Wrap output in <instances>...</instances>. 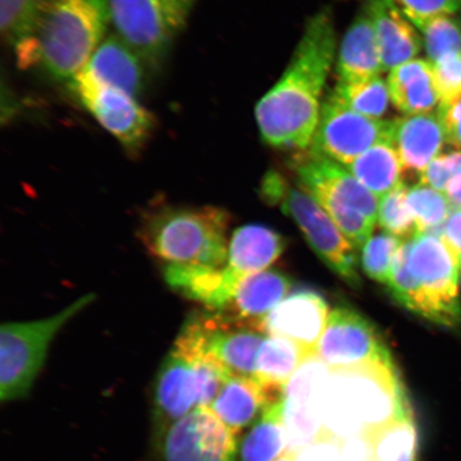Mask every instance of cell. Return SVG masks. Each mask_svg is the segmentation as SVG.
I'll return each mask as SVG.
<instances>
[{
	"label": "cell",
	"instance_id": "ab89813d",
	"mask_svg": "<svg viewBox=\"0 0 461 461\" xmlns=\"http://www.w3.org/2000/svg\"><path fill=\"white\" fill-rule=\"evenodd\" d=\"M342 461H377L367 432L351 437L342 443Z\"/></svg>",
	"mask_w": 461,
	"mask_h": 461
},
{
	"label": "cell",
	"instance_id": "d590c367",
	"mask_svg": "<svg viewBox=\"0 0 461 461\" xmlns=\"http://www.w3.org/2000/svg\"><path fill=\"white\" fill-rule=\"evenodd\" d=\"M409 21L419 26L437 16L456 14L461 0H392Z\"/></svg>",
	"mask_w": 461,
	"mask_h": 461
},
{
	"label": "cell",
	"instance_id": "8fae6325",
	"mask_svg": "<svg viewBox=\"0 0 461 461\" xmlns=\"http://www.w3.org/2000/svg\"><path fill=\"white\" fill-rule=\"evenodd\" d=\"M73 95L103 129L117 140L130 154L141 151L151 138L154 115L137 97L101 82L86 68L70 83Z\"/></svg>",
	"mask_w": 461,
	"mask_h": 461
},
{
	"label": "cell",
	"instance_id": "44dd1931",
	"mask_svg": "<svg viewBox=\"0 0 461 461\" xmlns=\"http://www.w3.org/2000/svg\"><path fill=\"white\" fill-rule=\"evenodd\" d=\"M141 57L117 34L103 40L85 68L95 77L137 97L146 86Z\"/></svg>",
	"mask_w": 461,
	"mask_h": 461
},
{
	"label": "cell",
	"instance_id": "f546056e",
	"mask_svg": "<svg viewBox=\"0 0 461 461\" xmlns=\"http://www.w3.org/2000/svg\"><path fill=\"white\" fill-rule=\"evenodd\" d=\"M407 203L416 221L419 234H441L451 214L452 205L446 195L423 184L408 187Z\"/></svg>",
	"mask_w": 461,
	"mask_h": 461
},
{
	"label": "cell",
	"instance_id": "60d3db41",
	"mask_svg": "<svg viewBox=\"0 0 461 461\" xmlns=\"http://www.w3.org/2000/svg\"><path fill=\"white\" fill-rule=\"evenodd\" d=\"M442 238L456 253L461 267V209L452 207L451 214L443 228Z\"/></svg>",
	"mask_w": 461,
	"mask_h": 461
},
{
	"label": "cell",
	"instance_id": "484cf974",
	"mask_svg": "<svg viewBox=\"0 0 461 461\" xmlns=\"http://www.w3.org/2000/svg\"><path fill=\"white\" fill-rule=\"evenodd\" d=\"M313 354L290 339L268 337L258 350L256 378L262 384L285 389L298 367Z\"/></svg>",
	"mask_w": 461,
	"mask_h": 461
},
{
	"label": "cell",
	"instance_id": "f35d334b",
	"mask_svg": "<svg viewBox=\"0 0 461 461\" xmlns=\"http://www.w3.org/2000/svg\"><path fill=\"white\" fill-rule=\"evenodd\" d=\"M447 143L454 148L461 149V95L455 99L439 104L438 109Z\"/></svg>",
	"mask_w": 461,
	"mask_h": 461
},
{
	"label": "cell",
	"instance_id": "8992f818",
	"mask_svg": "<svg viewBox=\"0 0 461 461\" xmlns=\"http://www.w3.org/2000/svg\"><path fill=\"white\" fill-rule=\"evenodd\" d=\"M303 189L319 202L356 249L372 238L379 201L348 168L309 149L295 160Z\"/></svg>",
	"mask_w": 461,
	"mask_h": 461
},
{
	"label": "cell",
	"instance_id": "ffe728a7",
	"mask_svg": "<svg viewBox=\"0 0 461 461\" xmlns=\"http://www.w3.org/2000/svg\"><path fill=\"white\" fill-rule=\"evenodd\" d=\"M382 53L384 71L411 61L420 50V39L392 0H367Z\"/></svg>",
	"mask_w": 461,
	"mask_h": 461
},
{
	"label": "cell",
	"instance_id": "7bdbcfd3",
	"mask_svg": "<svg viewBox=\"0 0 461 461\" xmlns=\"http://www.w3.org/2000/svg\"><path fill=\"white\" fill-rule=\"evenodd\" d=\"M295 456H296V455L285 453L284 455H282V456H280L276 461H295Z\"/></svg>",
	"mask_w": 461,
	"mask_h": 461
},
{
	"label": "cell",
	"instance_id": "7c38bea8",
	"mask_svg": "<svg viewBox=\"0 0 461 461\" xmlns=\"http://www.w3.org/2000/svg\"><path fill=\"white\" fill-rule=\"evenodd\" d=\"M390 130L391 121L366 117L333 92L321 105L310 149L348 167L375 144L389 142Z\"/></svg>",
	"mask_w": 461,
	"mask_h": 461
},
{
	"label": "cell",
	"instance_id": "83f0119b",
	"mask_svg": "<svg viewBox=\"0 0 461 461\" xmlns=\"http://www.w3.org/2000/svg\"><path fill=\"white\" fill-rule=\"evenodd\" d=\"M43 0H0V27L22 67H31V46Z\"/></svg>",
	"mask_w": 461,
	"mask_h": 461
},
{
	"label": "cell",
	"instance_id": "74e56055",
	"mask_svg": "<svg viewBox=\"0 0 461 461\" xmlns=\"http://www.w3.org/2000/svg\"><path fill=\"white\" fill-rule=\"evenodd\" d=\"M295 461H342V442L324 432L295 456Z\"/></svg>",
	"mask_w": 461,
	"mask_h": 461
},
{
	"label": "cell",
	"instance_id": "9c48e42d",
	"mask_svg": "<svg viewBox=\"0 0 461 461\" xmlns=\"http://www.w3.org/2000/svg\"><path fill=\"white\" fill-rule=\"evenodd\" d=\"M194 0H109L117 36L147 65H159L185 27Z\"/></svg>",
	"mask_w": 461,
	"mask_h": 461
},
{
	"label": "cell",
	"instance_id": "7402d4cb",
	"mask_svg": "<svg viewBox=\"0 0 461 461\" xmlns=\"http://www.w3.org/2000/svg\"><path fill=\"white\" fill-rule=\"evenodd\" d=\"M284 236L261 224H247L235 230L229 244L226 269L236 278L264 272L285 251Z\"/></svg>",
	"mask_w": 461,
	"mask_h": 461
},
{
	"label": "cell",
	"instance_id": "d6a6232c",
	"mask_svg": "<svg viewBox=\"0 0 461 461\" xmlns=\"http://www.w3.org/2000/svg\"><path fill=\"white\" fill-rule=\"evenodd\" d=\"M403 240L387 232L378 233L362 248L361 263L366 274L380 284H389L392 264Z\"/></svg>",
	"mask_w": 461,
	"mask_h": 461
},
{
	"label": "cell",
	"instance_id": "2e32d148",
	"mask_svg": "<svg viewBox=\"0 0 461 461\" xmlns=\"http://www.w3.org/2000/svg\"><path fill=\"white\" fill-rule=\"evenodd\" d=\"M328 317L330 308L319 293L298 291L276 305L259 322L258 331L269 337L290 339L316 353Z\"/></svg>",
	"mask_w": 461,
	"mask_h": 461
},
{
	"label": "cell",
	"instance_id": "4dcf8cb0",
	"mask_svg": "<svg viewBox=\"0 0 461 461\" xmlns=\"http://www.w3.org/2000/svg\"><path fill=\"white\" fill-rule=\"evenodd\" d=\"M333 92L355 112L376 120L387 112L391 100L388 84L380 77L360 82L338 83Z\"/></svg>",
	"mask_w": 461,
	"mask_h": 461
},
{
	"label": "cell",
	"instance_id": "603a6c76",
	"mask_svg": "<svg viewBox=\"0 0 461 461\" xmlns=\"http://www.w3.org/2000/svg\"><path fill=\"white\" fill-rule=\"evenodd\" d=\"M339 83H354L380 77L382 53L372 16L366 10L346 32L338 59Z\"/></svg>",
	"mask_w": 461,
	"mask_h": 461
},
{
	"label": "cell",
	"instance_id": "30bf717a",
	"mask_svg": "<svg viewBox=\"0 0 461 461\" xmlns=\"http://www.w3.org/2000/svg\"><path fill=\"white\" fill-rule=\"evenodd\" d=\"M229 377L209 357L194 358L172 348L155 387L158 411L175 423L197 408H209Z\"/></svg>",
	"mask_w": 461,
	"mask_h": 461
},
{
	"label": "cell",
	"instance_id": "7a4b0ae2",
	"mask_svg": "<svg viewBox=\"0 0 461 461\" xmlns=\"http://www.w3.org/2000/svg\"><path fill=\"white\" fill-rule=\"evenodd\" d=\"M322 429L341 441L413 416L394 363L330 368L320 391Z\"/></svg>",
	"mask_w": 461,
	"mask_h": 461
},
{
	"label": "cell",
	"instance_id": "52a82bcc",
	"mask_svg": "<svg viewBox=\"0 0 461 461\" xmlns=\"http://www.w3.org/2000/svg\"><path fill=\"white\" fill-rule=\"evenodd\" d=\"M86 294L48 319L7 322L0 330V400L24 396L41 370L51 341L75 315L95 301Z\"/></svg>",
	"mask_w": 461,
	"mask_h": 461
},
{
	"label": "cell",
	"instance_id": "3957f363",
	"mask_svg": "<svg viewBox=\"0 0 461 461\" xmlns=\"http://www.w3.org/2000/svg\"><path fill=\"white\" fill-rule=\"evenodd\" d=\"M460 262L442 236L422 233L403 241L388 286L395 301L438 325L456 326Z\"/></svg>",
	"mask_w": 461,
	"mask_h": 461
},
{
	"label": "cell",
	"instance_id": "5bb4252c",
	"mask_svg": "<svg viewBox=\"0 0 461 461\" xmlns=\"http://www.w3.org/2000/svg\"><path fill=\"white\" fill-rule=\"evenodd\" d=\"M316 354L334 370L372 362H393L371 322L344 307L334 309L328 317Z\"/></svg>",
	"mask_w": 461,
	"mask_h": 461
},
{
	"label": "cell",
	"instance_id": "4316f807",
	"mask_svg": "<svg viewBox=\"0 0 461 461\" xmlns=\"http://www.w3.org/2000/svg\"><path fill=\"white\" fill-rule=\"evenodd\" d=\"M287 449L282 401L265 409L241 442L240 461H276Z\"/></svg>",
	"mask_w": 461,
	"mask_h": 461
},
{
	"label": "cell",
	"instance_id": "8d00e7d4",
	"mask_svg": "<svg viewBox=\"0 0 461 461\" xmlns=\"http://www.w3.org/2000/svg\"><path fill=\"white\" fill-rule=\"evenodd\" d=\"M461 171V152L438 155L420 175V184L446 194L449 182Z\"/></svg>",
	"mask_w": 461,
	"mask_h": 461
},
{
	"label": "cell",
	"instance_id": "cb8c5ba5",
	"mask_svg": "<svg viewBox=\"0 0 461 461\" xmlns=\"http://www.w3.org/2000/svg\"><path fill=\"white\" fill-rule=\"evenodd\" d=\"M390 99L406 115L430 113L440 104L430 61L413 59L391 70Z\"/></svg>",
	"mask_w": 461,
	"mask_h": 461
},
{
	"label": "cell",
	"instance_id": "d4e9b609",
	"mask_svg": "<svg viewBox=\"0 0 461 461\" xmlns=\"http://www.w3.org/2000/svg\"><path fill=\"white\" fill-rule=\"evenodd\" d=\"M348 169L377 198L401 185L405 171L396 149L387 141L375 144L348 166Z\"/></svg>",
	"mask_w": 461,
	"mask_h": 461
},
{
	"label": "cell",
	"instance_id": "f1b7e54d",
	"mask_svg": "<svg viewBox=\"0 0 461 461\" xmlns=\"http://www.w3.org/2000/svg\"><path fill=\"white\" fill-rule=\"evenodd\" d=\"M377 461H419V434L413 416L367 432Z\"/></svg>",
	"mask_w": 461,
	"mask_h": 461
},
{
	"label": "cell",
	"instance_id": "9a60e30c",
	"mask_svg": "<svg viewBox=\"0 0 461 461\" xmlns=\"http://www.w3.org/2000/svg\"><path fill=\"white\" fill-rule=\"evenodd\" d=\"M235 435L209 408L173 423L165 440L166 461H235Z\"/></svg>",
	"mask_w": 461,
	"mask_h": 461
},
{
	"label": "cell",
	"instance_id": "ac0fdd59",
	"mask_svg": "<svg viewBox=\"0 0 461 461\" xmlns=\"http://www.w3.org/2000/svg\"><path fill=\"white\" fill-rule=\"evenodd\" d=\"M284 393L285 389L262 384L257 378L230 376L209 409L238 436L265 409L280 402Z\"/></svg>",
	"mask_w": 461,
	"mask_h": 461
},
{
	"label": "cell",
	"instance_id": "d6986e66",
	"mask_svg": "<svg viewBox=\"0 0 461 461\" xmlns=\"http://www.w3.org/2000/svg\"><path fill=\"white\" fill-rule=\"evenodd\" d=\"M446 142L438 114L405 115L391 121L389 143L399 154L405 171L422 175Z\"/></svg>",
	"mask_w": 461,
	"mask_h": 461
},
{
	"label": "cell",
	"instance_id": "e575fe53",
	"mask_svg": "<svg viewBox=\"0 0 461 461\" xmlns=\"http://www.w3.org/2000/svg\"><path fill=\"white\" fill-rule=\"evenodd\" d=\"M435 84L440 103L461 95V51L443 56L431 63Z\"/></svg>",
	"mask_w": 461,
	"mask_h": 461
},
{
	"label": "cell",
	"instance_id": "ee69618b",
	"mask_svg": "<svg viewBox=\"0 0 461 461\" xmlns=\"http://www.w3.org/2000/svg\"><path fill=\"white\" fill-rule=\"evenodd\" d=\"M460 268H461V267H460Z\"/></svg>",
	"mask_w": 461,
	"mask_h": 461
},
{
	"label": "cell",
	"instance_id": "4fadbf2b",
	"mask_svg": "<svg viewBox=\"0 0 461 461\" xmlns=\"http://www.w3.org/2000/svg\"><path fill=\"white\" fill-rule=\"evenodd\" d=\"M330 367L316 353L308 357L293 375L282 397V417L287 436L285 453L297 455L324 434L320 391Z\"/></svg>",
	"mask_w": 461,
	"mask_h": 461
},
{
	"label": "cell",
	"instance_id": "836d02e7",
	"mask_svg": "<svg viewBox=\"0 0 461 461\" xmlns=\"http://www.w3.org/2000/svg\"><path fill=\"white\" fill-rule=\"evenodd\" d=\"M422 32L429 61L434 63L443 56L461 51V32L451 17L442 15L417 26Z\"/></svg>",
	"mask_w": 461,
	"mask_h": 461
},
{
	"label": "cell",
	"instance_id": "1f68e13d",
	"mask_svg": "<svg viewBox=\"0 0 461 461\" xmlns=\"http://www.w3.org/2000/svg\"><path fill=\"white\" fill-rule=\"evenodd\" d=\"M408 187L401 185L384 195L379 202L378 221L384 232L403 241L419 235L416 221L407 203Z\"/></svg>",
	"mask_w": 461,
	"mask_h": 461
},
{
	"label": "cell",
	"instance_id": "b9f144b4",
	"mask_svg": "<svg viewBox=\"0 0 461 461\" xmlns=\"http://www.w3.org/2000/svg\"><path fill=\"white\" fill-rule=\"evenodd\" d=\"M446 195L454 209H461V171L449 182Z\"/></svg>",
	"mask_w": 461,
	"mask_h": 461
},
{
	"label": "cell",
	"instance_id": "ba28073f",
	"mask_svg": "<svg viewBox=\"0 0 461 461\" xmlns=\"http://www.w3.org/2000/svg\"><path fill=\"white\" fill-rule=\"evenodd\" d=\"M261 190L267 203L280 205L285 214L295 221L311 247L334 273L350 286L360 285L354 246L312 195L293 188L276 172L265 176Z\"/></svg>",
	"mask_w": 461,
	"mask_h": 461
},
{
	"label": "cell",
	"instance_id": "6da1fadb",
	"mask_svg": "<svg viewBox=\"0 0 461 461\" xmlns=\"http://www.w3.org/2000/svg\"><path fill=\"white\" fill-rule=\"evenodd\" d=\"M336 44L330 11L311 17L290 66L256 108L259 131L269 146L305 151L312 144Z\"/></svg>",
	"mask_w": 461,
	"mask_h": 461
},
{
	"label": "cell",
	"instance_id": "277c9868",
	"mask_svg": "<svg viewBox=\"0 0 461 461\" xmlns=\"http://www.w3.org/2000/svg\"><path fill=\"white\" fill-rule=\"evenodd\" d=\"M111 21L109 0H43L31 46V67L68 82L82 72Z\"/></svg>",
	"mask_w": 461,
	"mask_h": 461
},
{
	"label": "cell",
	"instance_id": "5b68a950",
	"mask_svg": "<svg viewBox=\"0 0 461 461\" xmlns=\"http://www.w3.org/2000/svg\"><path fill=\"white\" fill-rule=\"evenodd\" d=\"M230 217L214 206H161L148 212L140 239L165 267H226Z\"/></svg>",
	"mask_w": 461,
	"mask_h": 461
},
{
	"label": "cell",
	"instance_id": "e0dca14e",
	"mask_svg": "<svg viewBox=\"0 0 461 461\" xmlns=\"http://www.w3.org/2000/svg\"><path fill=\"white\" fill-rule=\"evenodd\" d=\"M291 287L290 278L276 270L247 276L239 282L227 307L217 314L230 324H246L258 330L259 322L284 301Z\"/></svg>",
	"mask_w": 461,
	"mask_h": 461
}]
</instances>
